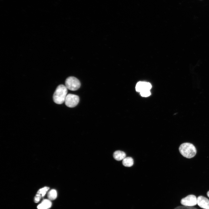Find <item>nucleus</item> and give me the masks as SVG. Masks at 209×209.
<instances>
[{
	"instance_id": "f257e3e1",
	"label": "nucleus",
	"mask_w": 209,
	"mask_h": 209,
	"mask_svg": "<svg viewBox=\"0 0 209 209\" xmlns=\"http://www.w3.org/2000/svg\"><path fill=\"white\" fill-rule=\"evenodd\" d=\"M67 92V89L65 86L63 84L58 86L53 95L54 102L58 104H62L65 102Z\"/></svg>"
},
{
	"instance_id": "f03ea898",
	"label": "nucleus",
	"mask_w": 209,
	"mask_h": 209,
	"mask_svg": "<svg viewBox=\"0 0 209 209\" xmlns=\"http://www.w3.org/2000/svg\"><path fill=\"white\" fill-rule=\"evenodd\" d=\"M179 150L181 154L187 158L194 157L197 153L195 147L192 144L188 143L182 144L179 146Z\"/></svg>"
},
{
	"instance_id": "7ed1b4c3",
	"label": "nucleus",
	"mask_w": 209,
	"mask_h": 209,
	"mask_svg": "<svg viewBox=\"0 0 209 209\" xmlns=\"http://www.w3.org/2000/svg\"><path fill=\"white\" fill-rule=\"evenodd\" d=\"M81 84L80 81L73 76L68 77L65 81V86L67 88L72 91L78 90L80 87Z\"/></svg>"
},
{
	"instance_id": "20e7f679",
	"label": "nucleus",
	"mask_w": 209,
	"mask_h": 209,
	"mask_svg": "<svg viewBox=\"0 0 209 209\" xmlns=\"http://www.w3.org/2000/svg\"><path fill=\"white\" fill-rule=\"evenodd\" d=\"M79 101V98L77 95L69 94H67L65 100V103L68 107L73 108L75 107Z\"/></svg>"
},
{
	"instance_id": "39448f33",
	"label": "nucleus",
	"mask_w": 209,
	"mask_h": 209,
	"mask_svg": "<svg viewBox=\"0 0 209 209\" xmlns=\"http://www.w3.org/2000/svg\"><path fill=\"white\" fill-rule=\"evenodd\" d=\"M181 203L183 206L192 207L197 204V198L193 194H190L181 200Z\"/></svg>"
},
{
	"instance_id": "423d86ee",
	"label": "nucleus",
	"mask_w": 209,
	"mask_h": 209,
	"mask_svg": "<svg viewBox=\"0 0 209 209\" xmlns=\"http://www.w3.org/2000/svg\"><path fill=\"white\" fill-rule=\"evenodd\" d=\"M197 204L201 208L204 209H209V200L202 196L197 198Z\"/></svg>"
},
{
	"instance_id": "0eeeda50",
	"label": "nucleus",
	"mask_w": 209,
	"mask_h": 209,
	"mask_svg": "<svg viewBox=\"0 0 209 209\" xmlns=\"http://www.w3.org/2000/svg\"><path fill=\"white\" fill-rule=\"evenodd\" d=\"M151 88L152 85L151 84L145 82H139L137 83L136 86V90L140 92L144 90H150Z\"/></svg>"
},
{
	"instance_id": "6e6552de",
	"label": "nucleus",
	"mask_w": 209,
	"mask_h": 209,
	"mask_svg": "<svg viewBox=\"0 0 209 209\" xmlns=\"http://www.w3.org/2000/svg\"><path fill=\"white\" fill-rule=\"evenodd\" d=\"M51 205L52 203L50 200L45 199L37 206V208L38 209H48L50 208Z\"/></svg>"
},
{
	"instance_id": "1a4fd4ad",
	"label": "nucleus",
	"mask_w": 209,
	"mask_h": 209,
	"mask_svg": "<svg viewBox=\"0 0 209 209\" xmlns=\"http://www.w3.org/2000/svg\"><path fill=\"white\" fill-rule=\"evenodd\" d=\"M114 158L118 161L123 160L126 157V154L122 151L118 150L115 152L113 154Z\"/></svg>"
},
{
	"instance_id": "9d476101",
	"label": "nucleus",
	"mask_w": 209,
	"mask_h": 209,
	"mask_svg": "<svg viewBox=\"0 0 209 209\" xmlns=\"http://www.w3.org/2000/svg\"><path fill=\"white\" fill-rule=\"evenodd\" d=\"M122 163L125 166L130 167L133 165L134 161L133 158L131 157H125L123 160Z\"/></svg>"
},
{
	"instance_id": "9b49d317",
	"label": "nucleus",
	"mask_w": 209,
	"mask_h": 209,
	"mask_svg": "<svg viewBox=\"0 0 209 209\" xmlns=\"http://www.w3.org/2000/svg\"><path fill=\"white\" fill-rule=\"evenodd\" d=\"M57 196V191L55 189H52L50 190L47 194L48 198L50 200L55 199L56 198Z\"/></svg>"
},
{
	"instance_id": "f8f14e48",
	"label": "nucleus",
	"mask_w": 209,
	"mask_h": 209,
	"mask_svg": "<svg viewBox=\"0 0 209 209\" xmlns=\"http://www.w3.org/2000/svg\"><path fill=\"white\" fill-rule=\"evenodd\" d=\"M49 189V187L46 186L44 187L39 189L37 194L40 195L42 197H43L45 196Z\"/></svg>"
},
{
	"instance_id": "ddd939ff",
	"label": "nucleus",
	"mask_w": 209,
	"mask_h": 209,
	"mask_svg": "<svg viewBox=\"0 0 209 209\" xmlns=\"http://www.w3.org/2000/svg\"><path fill=\"white\" fill-rule=\"evenodd\" d=\"M141 96L144 97H147L149 96L151 94L150 90H145L141 91L140 92Z\"/></svg>"
},
{
	"instance_id": "4468645a",
	"label": "nucleus",
	"mask_w": 209,
	"mask_h": 209,
	"mask_svg": "<svg viewBox=\"0 0 209 209\" xmlns=\"http://www.w3.org/2000/svg\"><path fill=\"white\" fill-rule=\"evenodd\" d=\"M174 209H198L192 207H188L184 206H179L175 208Z\"/></svg>"
},
{
	"instance_id": "2eb2a0df",
	"label": "nucleus",
	"mask_w": 209,
	"mask_h": 209,
	"mask_svg": "<svg viewBox=\"0 0 209 209\" xmlns=\"http://www.w3.org/2000/svg\"><path fill=\"white\" fill-rule=\"evenodd\" d=\"M42 197L40 195L37 194L34 198V201L35 203L38 202Z\"/></svg>"
},
{
	"instance_id": "dca6fc26",
	"label": "nucleus",
	"mask_w": 209,
	"mask_h": 209,
	"mask_svg": "<svg viewBox=\"0 0 209 209\" xmlns=\"http://www.w3.org/2000/svg\"><path fill=\"white\" fill-rule=\"evenodd\" d=\"M207 194L208 197H209V190L207 192Z\"/></svg>"
}]
</instances>
